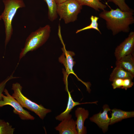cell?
<instances>
[{
  "label": "cell",
  "mask_w": 134,
  "mask_h": 134,
  "mask_svg": "<svg viewBox=\"0 0 134 134\" xmlns=\"http://www.w3.org/2000/svg\"><path fill=\"white\" fill-rule=\"evenodd\" d=\"M134 10L123 11L117 8L105 9L99 14V17L106 22L107 29L111 30L113 35L123 32L127 33L130 31V25L134 23Z\"/></svg>",
  "instance_id": "6da1fadb"
},
{
  "label": "cell",
  "mask_w": 134,
  "mask_h": 134,
  "mask_svg": "<svg viewBox=\"0 0 134 134\" xmlns=\"http://www.w3.org/2000/svg\"><path fill=\"white\" fill-rule=\"evenodd\" d=\"M2 1L4 9L0 16L4 25L5 48L13 34L12 22L13 18L17 10L19 8L25 7V5L23 0H3Z\"/></svg>",
  "instance_id": "7a4b0ae2"
},
{
  "label": "cell",
  "mask_w": 134,
  "mask_h": 134,
  "mask_svg": "<svg viewBox=\"0 0 134 134\" xmlns=\"http://www.w3.org/2000/svg\"><path fill=\"white\" fill-rule=\"evenodd\" d=\"M51 32L50 26L47 25L32 32L27 38L24 47L21 49L19 61L28 52L36 50L44 44L49 38Z\"/></svg>",
  "instance_id": "3957f363"
},
{
  "label": "cell",
  "mask_w": 134,
  "mask_h": 134,
  "mask_svg": "<svg viewBox=\"0 0 134 134\" xmlns=\"http://www.w3.org/2000/svg\"><path fill=\"white\" fill-rule=\"evenodd\" d=\"M22 87L20 84L16 82L12 84V90L13 93L12 96L21 104L23 107L34 112L42 120L51 110L45 108L41 104H38L26 97L22 93Z\"/></svg>",
  "instance_id": "277c9868"
},
{
  "label": "cell",
  "mask_w": 134,
  "mask_h": 134,
  "mask_svg": "<svg viewBox=\"0 0 134 134\" xmlns=\"http://www.w3.org/2000/svg\"><path fill=\"white\" fill-rule=\"evenodd\" d=\"M82 7V5L77 0H68L57 4V12L60 19L67 24L77 20Z\"/></svg>",
  "instance_id": "5b68a950"
},
{
  "label": "cell",
  "mask_w": 134,
  "mask_h": 134,
  "mask_svg": "<svg viewBox=\"0 0 134 134\" xmlns=\"http://www.w3.org/2000/svg\"><path fill=\"white\" fill-rule=\"evenodd\" d=\"M4 92L5 95L3 94L2 95V99L0 100V107L9 105L13 108V112L18 115L21 119L33 120L35 119L29 112L24 109L17 101L10 95L6 89L5 88Z\"/></svg>",
  "instance_id": "8992f818"
},
{
  "label": "cell",
  "mask_w": 134,
  "mask_h": 134,
  "mask_svg": "<svg viewBox=\"0 0 134 134\" xmlns=\"http://www.w3.org/2000/svg\"><path fill=\"white\" fill-rule=\"evenodd\" d=\"M59 35L63 45V47L62 48L63 53L59 58V61L63 65L65 68L66 73L65 74V75L64 77V81L66 85V88H67V77L68 75L70 74H73L78 80L86 85L87 83L84 82L78 78L73 71V67L75 62L74 61L73 57L75 55V53L73 52L66 50L61 34H60Z\"/></svg>",
  "instance_id": "52a82bcc"
},
{
  "label": "cell",
  "mask_w": 134,
  "mask_h": 134,
  "mask_svg": "<svg viewBox=\"0 0 134 134\" xmlns=\"http://www.w3.org/2000/svg\"><path fill=\"white\" fill-rule=\"evenodd\" d=\"M134 48V32L130 33L128 37L116 48L114 54L116 61L124 56L132 54Z\"/></svg>",
  "instance_id": "ba28073f"
},
{
  "label": "cell",
  "mask_w": 134,
  "mask_h": 134,
  "mask_svg": "<svg viewBox=\"0 0 134 134\" xmlns=\"http://www.w3.org/2000/svg\"><path fill=\"white\" fill-rule=\"evenodd\" d=\"M103 111L102 112L100 111L99 113L93 115L90 118V121L96 124L104 132L107 131L108 126L110 125V118L108 116V113L111 109L109 105H104L102 107Z\"/></svg>",
  "instance_id": "9c48e42d"
},
{
  "label": "cell",
  "mask_w": 134,
  "mask_h": 134,
  "mask_svg": "<svg viewBox=\"0 0 134 134\" xmlns=\"http://www.w3.org/2000/svg\"><path fill=\"white\" fill-rule=\"evenodd\" d=\"M71 118V115L69 114L55 128L59 134H78L76 129V121Z\"/></svg>",
  "instance_id": "30bf717a"
},
{
  "label": "cell",
  "mask_w": 134,
  "mask_h": 134,
  "mask_svg": "<svg viewBox=\"0 0 134 134\" xmlns=\"http://www.w3.org/2000/svg\"><path fill=\"white\" fill-rule=\"evenodd\" d=\"M75 115L77 118L76 129L78 134H86V129L84 124L85 120L88 117V111L84 108L79 107L75 110Z\"/></svg>",
  "instance_id": "8fae6325"
},
{
  "label": "cell",
  "mask_w": 134,
  "mask_h": 134,
  "mask_svg": "<svg viewBox=\"0 0 134 134\" xmlns=\"http://www.w3.org/2000/svg\"><path fill=\"white\" fill-rule=\"evenodd\" d=\"M111 117L110 118V125L120 121L123 119L134 117V111H124L117 109L111 110Z\"/></svg>",
  "instance_id": "7c38bea8"
},
{
  "label": "cell",
  "mask_w": 134,
  "mask_h": 134,
  "mask_svg": "<svg viewBox=\"0 0 134 134\" xmlns=\"http://www.w3.org/2000/svg\"><path fill=\"white\" fill-rule=\"evenodd\" d=\"M116 66L120 67L134 75V57L133 54L125 56L116 61Z\"/></svg>",
  "instance_id": "4fadbf2b"
},
{
  "label": "cell",
  "mask_w": 134,
  "mask_h": 134,
  "mask_svg": "<svg viewBox=\"0 0 134 134\" xmlns=\"http://www.w3.org/2000/svg\"><path fill=\"white\" fill-rule=\"evenodd\" d=\"M134 75L123 68L118 66L114 68L110 75L109 80L112 82L117 79H133Z\"/></svg>",
  "instance_id": "5bb4252c"
},
{
  "label": "cell",
  "mask_w": 134,
  "mask_h": 134,
  "mask_svg": "<svg viewBox=\"0 0 134 134\" xmlns=\"http://www.w3.org/2000/svg\"><path fill=\"white\" fill-rule=\"evenodd\" d=\"M68 100L67 108L65 110L59 115L56 117V120L61 121L69 114L72 109L75 106L82 103L78 102H75L73 100L70 93L68 91Z\"/></svg>",
  "instance_id": "9a60e30c"
},
{
  "label": "cell",
  "mask_w": 134,
  "mask_h": 134,
  "mask_svg": "<svg viewBox=\"0 0 134 134\" xmlns=\"http://www.w3.org/2000/svg\"><path fill=\"white\" fill-rule=\"evenodd\" d=\"M82 5H86L90 7L96 11H99L100 10H103L106 6L100 1L101 0H77Z\"/></svg>",
  "instance_id": "2e32d148"
},
{
  "label": "cell",
  "mask_w": 134,
  "mask_h": 134,
  "mask_svg": "<svg viewBox=\"0 0 134 134\" xmlns=\"http://www.w3.org/2000/svg\"><path fill=\"white\" fill-rule=\"evenodd\" d=\"M131 79H117L112 82V85L114 89L122 88L127 90L132 87L134 83Z\"/></svg>",
  "instance_id": "e0dca14e"
},
{
  "label": "cell",
  "mask_w": 134,
  "mask_h": 134,
  "mask_svg": "<svg viewBox=\"0 0 134 134\" xmlns=\"http://www.w3.org/2000/svg\"><path fill=\"white\" fill-rule=\"evenodd\" d=\"M46 3L48 8V16L49 20L53 22L57 18V4L55 0H44Z\"/></svg>",
  "instance_id": "ac0fdd59"
},
{
  "label": "cell",
  "mask_w": 134,
  "mask_h": 134,
  "mask_svg": "<svg viewBox=\"0 0 134 134\" xmlns=\"http://www.w3.org/2000/svg\"><path fill=\"white\" fill-rule=\"evenodd\" d=\"M99 17L92 15L90 19L91 21L90 24L86 27L80 29L78 30L76 32V33L77 34L81 31L90 29H94L98 31L101 34V33L98 28V22L99 19Z\"/></svg>",
  "instance_id": "d6986e66"
},
{
  "label": "cell",
  "mask_w": 134,
  "mask_h": 134,
  "mask_svg": "<svg viewBox=\"0 0 134 134\" xmlns=\"http://www.w3.org/2000/svg\"><path fill=\"white\" fill-rule=\"evenodd\" d=\"M15 129L8 122L0 119V134H13Z\"/></svg>",
  "instance_id": "ffe728a7"
},
{
  "label": "cell",
  "mask_w": 134,
  "mask_h": 134,
  "mask_svg": "<svg viewBox=\"0 0 134 134\" xmlns=\"http://www.w3.org/2000/svg\"><path fill=\"white\" fill-rule=\"evenodd\" d=\"M113 2L123 11H129L133 10L127 5L125 0H107V2Z\"/></svg>",
  "instance_id": "44dd1931"
},
{
  "label": "cell",
  "mask_w": 134,
  "mask_h": 134,
  "mask_svg": "<svg viewBox=\"0 0 134 134\" xmlns=\"http://www.w3.org/2000/svg\"><path fill=\"white\" fill-rule=\"evenodd\" d=\"M14 71L10 76L7 77L5 79L0 83V100H2V95L4 92L5 87L7 83L9 80L13 79L18 78L19 77H14L13 74Z\"/></svg>",
  "instance_id": "7402d4cb"
},
{
  "label": "cell",
  "mask_w": 134,
  "mask_h": 134,
  "mask_svg": "<svg viewBox=\"0 0 134 134\" xmlns=\"http://www.w3.org/2000/svg\"><path fill=\"white\" fill-rule=\"evenodd\" d=\"M67 0H55V1L57 4H58L64 2Z\"/></svg>",
  "instance_id": "603a6c76"
},
{
  "label": "cell",
  "mask_w": 134,
  "mask_h": 134,
  "mask_svg": "<svg viewBox=\"0 0 134 134\" xmlns=\"http://www.w3.org/2000/svg\"><path fill=\"white\" fill-rule=\"evenodd\" d=\"M1 19V16L0 15V20Z\"/></svg>",
  "instance_id": "cb8c5ba5"
}]
</instances>
